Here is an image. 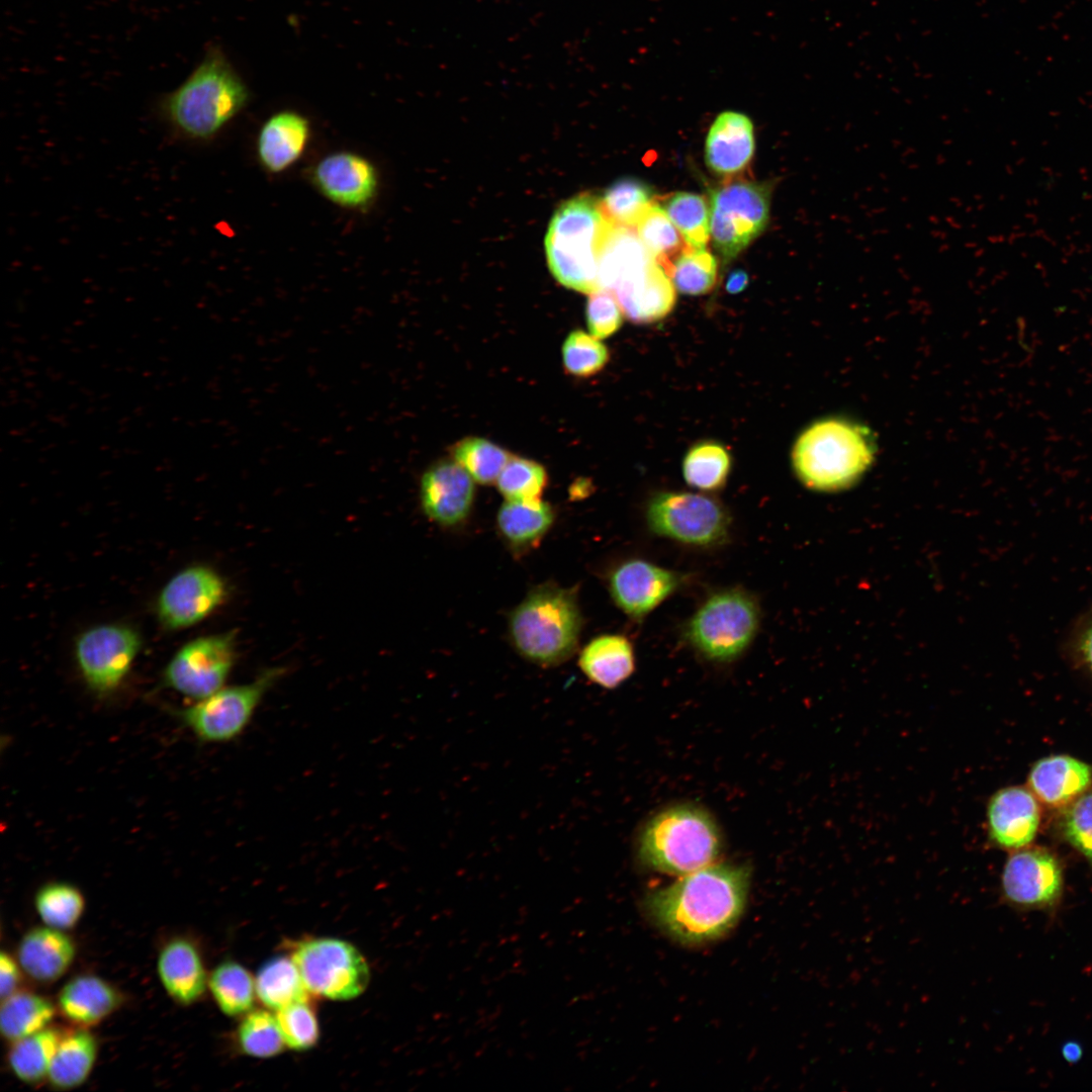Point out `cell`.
<instances>
[{
	"label": "cell",
	"instance_id": "obj_1",
	"mask_svg": "<svg viewBox=\"0 0 1092 1092\" xmlns=\"http://www.w3.org/2000/svg\"><path fill=\"white\" fill-rule=\"evenodd\" d=\"M749 886L743 866L711 863L655 891L648 909L657 925L684 943L713 940L741 916Z\"/></svg>",
	"mask_w": 1092,
	"mask_h": 1092
},
{
	"label": "cell",
	"instance_id": "obj_2",
	"mask_svg": "<svg viewBox=\"0 0 1092 1092\" xmlns=\"http://www.w3.org/2000/svg\"><path fill=\"white\" fill-rule=\"evenodd\" d=\"M250 91L224 52L210 46L176 89L158 102V112L179 138L213 139L248 104Z\"/></svg>",
	"mask_w": 1092,
	"mask_h": 1092
},
{
	"label": "cell",
	"instance_id": "obj_3",
	"mask_svg": "<svg viewBox=\"0 0 1092 1092\" xmlns=\"http://www.w3.org/2000/svg\"><path fill=\"white\" fill-rule=\"evenodd\" d=\"M612 221L601 199L581 193L554 212L546 237L549 269L563 286L582 293L600 291L599 260Z\"/></svg>",
	"mask_w": 1092,
	"mask_h": 1092
},
{
	"label": "cell",
	"instance_id": "obj_4",
	"mask_svg": "<svg viewBox=\"0 0 1092 1092\" xmlns=\"http://www.w3.org/2000/svg\"><path fill=\"white\" fill-rule=\"evenodd\" d=\"M581 628L576 590L554 583L532 589L509 620L510 638L518 653L543 667L559 665L574 654Z\"/></svg>",
	"mask_w": 1092,
	"mask_h": 1092
},
{
	"label": "cell",
	"instance_id": "obj_5",
	"mask_svg": "<svg viewBox=\"0 0 1092 1092\" xmlns=\"http://www.w3.org/2000/svg\"><path fill=\"white\" fill-rule=\"evenodd\" d=\"M721 847V833L711 814L696 805L678 804L647 821L637 850L648 868L684 876L713 863Z\"/></svg>",
	"mask_w": 1092,
	"mask_h": 1092
},
{
	"label": "cell",
	"instance_id": "obj_6",
	"mask_svg": "<svg viewBox=\"0 0 1092 1092\" xmlns=\"http://www.w3.org/2000/svg\"><path fill=\"white\" fill-rule=\"evenodd\" d=\"M873 456V442L866 430L832 418L818 421L802 432L793 447L792 464L807 487L833 490L859 477Z\"/></svg>",
	"mask_w": 1092,
	"mask_h": 1092
},
{
	"label": "cell",
	"instance_id": "obj_7",
	"mask_svg": "<svg viewBox=\"0 0 1092 1092\" xmlns=\"http://www.w3.org/2000/svg\"><path fill=\"white\" fill-rule=\"evenodd\" d=\"M761 623L757 598L740 586L710 593L681 628L687 645L705 660L728 663L741 657Z\"/></svg>",
	"mask_w": 1092,
	"mask_h": 1092
},
{
	"label": "cell",
	"instance_id": "obj_8",
	"mask_svg": "<svg viewBox=\"0 0 1092 1092\" xmlns=\"http://www.w3.org/2000/svg\"><path fill=\"white\" fill-rule=\"evenodd\" d=\"M644 520L654 536L704 549L725 544L733 524L730 512L717 498L674 490L653 494L646 504Z\"/></svg>",
	"mask_w": 1092,
	"mask_h": 1092
},
{
	"label": "cell",
	"instance_id": "obj_9",
	"mask_svg": "<svg viewBox=\"0 0 1092 1092\" xmlns=\"http://www.w3.org/2000/svg\"><path fill=\"white\" fill-rule=\"evenodd\" d=\"M772 187L770 182L734 180L713 190L710 235L714 249L725 263L765 229Z\"/></svg>",
	"mask_w": 1092,
	"mask_h": 1092
},
{
	"label": "cell",
	"instance_id": "obj_10",
	"mask_svg": "<svg viewBox=\"0 0 1092 1092\" xmlns=\"http://www.w3.org/2000/svg\"><path fill=\"white\" fill-rule=\"evenodd\" d=\"M282 671V668H270L251 682L222 687L174 714L200 742L232 741L249 726L266 693Z\"/></svg>",
	"mask_w": 1092,
	"mask_h": 1092
},
{
	"label": "cell",
	"instance_id": "obj_11",
	"mask_svg": "<svg viewBox=\"0 0 1092 1092\" xmlns=\"http://www.w3.org/2000/svg\"><path fill=\"white\" fill-rule=\"evenodd\" d=\"M292 960L308 992L331 1000L356 998L370 981L366 960L346 940L306 939L297 944Z\"/></svg>",
	"mask_w": 1092,
	"mask_h": 1092
},
{
	"label": "cell",
	"instance_id": "obj_12",
	"mask_svg": "<svg viewBox=\"0 0 1092 1092\" xmlns=\"http://www.w3.org/2000/svg\"><path fill=\"white\" fill-rule=\"evenodd\" d=\"M141 646L140 634L127 625L101 624L80 633L74 656L88 689L97 696L116 691L129 673Z\"/></svg>",
	"mask_w": 1092,
	"mask_h": 1092
},
{
	"label": "cell",
	"instance_id": "obj_13",
	"mask_svg": "<svg viewBox=\"0 0 1092 1092\" xmlns=\"http://www.w3.org/2000/svg\"><path fill=\"white\" fill-rule=\"evenodd\" d=\"M235 658L234 632L197 637L171 657L163 684L188 699L201 700L224 687Z\"/></svg>",
	"mask_w": 1092,
	"mask_h": 1092
},
{
	"label": "cell",
	"instance_id": "obj_14",
	"mask_svg": "<svg viewBox=\"0 0 1092 1092\" xmlns=\"http://www.w3.org/2000/svg\"><path fill=\"white\" fill-rule=\"evenodd\" d=\"M222 577L205 565H191L174 574L156 602L159 622L168 630L194 626L213 613L224 600Z\"/></svg>",
	"mask_w": 1092,
	"mask_h": 1092
},
{
	"label": "cell",
	"instance_id": "obj_15",
	"mask_svg": "<svg viewBox=\"0 0 1092 1092\" xmlns=\"http://www.w3.org/2000/svg\"><path fill=\"white\" fill-rule=\"evenodd\" d=\"M687 573L642 558L616 565L608 575L615 605L630 619L642 621L688 581Z\"/></svg>",
	"mask_w": 1092,
	"mask_h": 1092
},
{
	"label": "cell",
	"instance_id": "obj_16",
	"mask_svg": "<svg viewBox=\"0 0 1092 1092\" xmlns=\"http://www.w3.org/2000/svg\"><path fill=\"white\" fill-rule=\"evenodd\" d=\"M1004 900L1023 910H1052L1063 892L1059 860L1043 848L1017 849L1007 858L1002 876Z\"/></svg>",
	"mask_w": 1092,
	"mask_h": 1092
},
{
	"label": "cell",
	"instance_id": "obj_17",
	"mask_svg": "<svg viewBox=\"0 0 1092 1092\" xmlns=\"http://www.w3.org/2000/svg\"><path fill=\"white\" fill-rule=\"evenodd\" d=\"M309 178L324 197L349 209L368 207L379 189V176L373 163L348 151L322 158L310 170Z\"/></svg>",
	"mask_w": 1092,
	"mask_h": 1092
},
{
	"label": "cell",
	"instance_id": "obj_18",
	"mask_svg": "<svg viewBox=\"0 0 1092 1092\" xmlns=\"http://www.w3.org/2000/svg\"><path fill=\"white\" fill-rule=\"evenodd\" d=\"M610 291L623 313L636 324H650L666 316L675 303V287L654 258L627 266Z\"/></svg>",
	"mask_w": 1092,
	"mask_h": 1092
},
{
	"label": "cell",
	"instance_id": "obj_19",
	"mask_svg": "<svg viewBox=\"0 0 1092 1092\" xmlns=\"http://www.w3.org/2000/svg\"><path fill=\"white\" fill-rule=\"evenodd\" d=\"M475 496L474 479L455 460H441L423 474L421 505L426 516L443 527H456L468 518Z\"/></svg>",
	"mask_w": 1092,
	"mask_h": 1092
},
{
	"label": "cell",
	"instance_id": "obj_20",
	"mask_svg": "<svg viewBox=\"0 0 1092 1092\" xmlns=\"http://www.w3.org/2000/svg\"><path fill=\"white\" fill-rule=\"evenodd\" d=\"M1039 809L1033 795L1013 786L997 791L987 805V827L991 840L1005 849H1020L1035 837Z\"/></svg>",
	"mask_w": 1092,
	"mask_h": 1092
},
{
	"label": "cell",
	"instance_id": "obj_21",
	"mask_svg": "<svg viewBox=\"0 0 1092 1092\" xmlns=\"http://www.w3.org/2000/svg\"><path fill=\"white\" fill-rule=\"evenodd\" d=\"M159 981L177 1004L197 1002L208 987V977L197 947L183 937L166 942L157 957Z\"/></svg>",
	"mask_w": 1092,
	"mask_h": 1092
},
{
	"label": "cell",
	"instance_id": "obj_22",
	"mask_svg": "<svg viewBox=\"0 0 1092 1092\" xmlns=\"http://www.w3.org/2000/svg\"><path fill=\"white\" fill-rule=\"evenodd\" d=\"M310 129L308 119L294 110H282L268 117L260 127L256 142L263 169L279 174L292 167L307 148Z\"/></svg>",
	"mask_w": 1092,
	"mask_h": 1092
},
{
	"label": "cell",
	"instance_id": "obj_23",
	"mask_svg": "<svg viewBox=\"0 0 1092 1092\" xmlns=\"http://www.w3.org/2000/svg\"><path fill=\"white\" fill-rule=\"evenodd\" d=\"M75 957L76 944L65 930L44 924L26 931L18 942L16 952L22 972L42 984L62 978Z\"/></svg>",
	"mask_w": 1092,
	"mask_h": 1092
},
{
	"label": "cell",
	"instance_id": "obj_24",
	"mask_svg": "<svg viewBox=\"0 0 1092 1092\" xmlns=\"http://www.w3.org/2000/svg\"><path fill=\"white\" fill-rule=\"evenodd\" d=\"M754 153L753 124L737 111L721 112L707 134L705 161L718 175H733L743 170Z\"/></svg>",
	"mask_w": 1092,
	"mask_h": 1092
},
{
	"label": "cell",
	"instance_id": "obj_25",
	"mask_svg": "<svg viewBox=\"0 0 1092 1092\" xmlns=\"http://www.w3.org/2000/svg\"><path fill=\"white\" fill-rule=\"evenodd\" d=\"M121 995L103 978L83 974L70 979L59 991L57 1008L77 1027L90 1028L118 1009Z\"/></svg>",
	"mask_w": 1092,
	"mask_h": 1092
},
{
	"label": "cell",
	"instance_id": "obj_26",
	"mask_svg": "<svg viewBox=\"0 0 1092 1092\" xmlns=\"http://www.w3.org/2000/svg\"><path fill=\"white\" fill-rule=\"evenodd\" d=\"M1092 781L1091 767L1069 755H1053L1038 760L1028 776L1034 796L1051 807L1072 803Z\"/></svg>",
	"mask_w": 1092,
	"mask_h": 1092
},
{
	"label": "cell",
	"instance_id": "obj_27",
	"mask_svg": "<svg viewBox=\"0 0 1092 1092\" xmlns=\"http://www.w3.org/2000/svg\"><path fill=\"white\" fill-rule=\"evenodd\" d=\"M578 666L592 682L604 689H615L635 670L634 646L621 634L597 636L581 650Z\"/></svg>",
	"mask_w": 1092,
	"mask_h": 1092
},
{
	"label": "cell",
	"instance_id": "obj_28",
	"mask_svg": "<svg viewBox=\"0 0 1092 1092\" xmlns=\"http://www.w3.org/2000/svg\"><path fill=\"white\" fill-rule=\"evenodd\" d=\"M97 1056L98 1041L89 1028L77 1027L63 1033L47 1080L56 1089H75L87 1081Z\"/></svg>",
	"mask_w": 1092,
	"mask_h": 1092
},
{
	"label": "cell",
	"instance_id": "obj_29",
	"mask_svg": "<svg viewBox=\"0 0 1092 1092\" xmlns=\"http://www.w3.org/2000/svg\"><path fill=\"white\" fill-rule=\"evenodd\" d=\"M554 512L548 503L506 500L496 515L504 540L516 551L534 547L549 531Z\"/></svg>",
	"mask_w": 1092,
	"mask_h": 1092
},
{
	"label": "cell",
	"instance_id": "obj_30",
	"mask_svg": "<svg viewBox=\"0 0 1092 1092\" xmlns=\"http://www.w3.org/2000/svg\"><path fill=\"white\" fill-rule=\"evenodd\" d=\"M57 1006L46 996L16 991L1 999L0 1030L9 1042L35 1033L52 1023Z\"/></svg>",
	"mask_w": 1092,
	"mask_h": 1092
},
{
	"label": "cell",
	"instance_id": "obj_31",
	"mask_svg": "<svg viewBox=\"0 0 1092 1092\" xmlns=\"http://www.w3.org/2000/svg\"><path fill=\"white\" fill-rule=\"evenodd\" d=\"M62 1035L60 1029L48 1026L11 1042L7 1062L12 1074L26 1084L47 1080Z\"/></svg>",
	"mask_w": 1092,
	"mask_h": 1092
},
{
	"label": "cell",
	"instance_id": "obj_32",
	"mask_svg": "<svg viewBox=\"0 0 1092 1092\" xmlns=\"http://www.w3.org/2000/svg\"><path fill=\"white\" fill-rule=\"evenodd\" d=\"M256 994L268 1008L279 1010L308 1001L306 989L292 958L275 957L267 961L255 978Z\"/></svg>",
	"mask_w": 1092,
	"mask_h": 1092
},
{
	"label": "cell",
	"instance_id": "obj_33",
	"mask_svg": "<svg viewBox=\"0 0 1092 1092\" xmlns=\"http://www.w3.org/2000/svg\"><path fill=\"white\" fill-rule=\"evenodd\" d=\"M635 228L643 245L670 277L676 259L691 248L678 230L657 202L645 210Z\"/></svg>",
	"mask_w": 1092,
	"mask_h": 1092
},
{
	"label": "cell",
	"instance_id": "obj_34",
	"mask_svg": "<svg viewBox=\"0 0 1092 1092\" xmlns=\"http://www.w3.org/2000/svg\"><path fill=\"white\" fill-rule=\"evenodd\" d=\"M208 988L219 1010L228 1016L247 1014L254 1005L255 980L237 962L217 965L208 977Z\"/></svg>",
	"mask_w": 1092,
	"mask_h": 1092
},
{
	"label": "cell",
	"instance_id": "obj_35",
	"mask_svg": "<svg viewBox=\"0 0 1092 1092\" xmlns=\"http://www.w3.org/2000/svg\"><path fill=\"white\" fill-rule=\"evenodd\" d=\"M693 249H705L710 238V207L704 196L675 192L656 201Z\"/></svg>",
	"mask_w": 1092,
	"mask_h": 1092
},
{
	"label": "cell",
	"instance_id": "obj_36",
	"mask_svg": "<svg viewBox=\"0 0 1092 1092\" xmlns=\"http://www.w3.org/2000/svg\"><path fill=\"white\" fill-rule=\"evenodd\" d=\"M35 911L47 926L61 930L73 928L85 910V897L74 885L66 882H50L35 893Z\"/></svg>",
	"mask_w": 1092,
	"mask_h": 1092
},
{
	"label": "cell",
	"instance_id": "obj_37",
	"mask_svg": "<svg viewBox=\"0 0 1092 1092\" xmlns=\"http://www.w3.org/2000/svg\"><path fill=\"white\" fill-rule=\"evenodd\" d=\"M731 459L720 444L703 442L692 447L682 461L686 482L703 491L722 488L728 479Z\"/></svg>",
	"mask_w": 1092,
	"mask_h": 1092
},
{
	"label": "cell",
	"instance_id": "obj_38",
	"mask_svg": "<svg viewBox=\"0 0 1092 1092\" xmlns=\"http://www.w3.org/2000/svg\"><path fill=\"white\" fill-rule=\"evenodd\" d=\"M606 216L614 223L635 228L645 210L655 202L651 186L636 178L614 182L600 197Z\"/></svg>",
	"mask_w": 1092,
	"mask_h": 1092
},
{
	"label": "cell",
	"instance_id": "obj_39",
	"mask_svg": "<svg viewBox=\"0 0 1092 1092\" xmlns=\"http://www.w3.org/2000/svg\"><path fill=\"white\" fill-rule=\"evenodd\" d=\"M453 458L474 479L488 485L496 482L498 475L512 455L494 444L480 437H467L453 446Z\"/></svg>",
	"mask_w": 1092,
	"mask_h": 1092
},
{
	"label": "cell",
	"instance_id": "obj_40",
	"mask_svg": "<svg viewBox=\"0 0 1092 1092\" xmlns=\"http://www.w3.org/2000/svg\"><path fill=\"white\" fill-rule=\"evenodd\" d=\"M548 482L540 463L519 456L509 459L496 479V486L507 500L538 502Z\"/></svg>",
	"mask_w": 1092,
	"mask_h": 1092
},
{
	"label": "cell",
	"instance_id": "obj_41",
	"mask_svg": "<svg viewBox=\"0 0 1092 1092\" xmlns=\"http://www.w3.org/2000/svg\"><path fill=\"white\" fill-rule=\"evenodd\" d=\"M237 1037L246 1055L259 1059L277 1056L286 1045L276 1016L266 1010L249 1011L239 1025Z\"/></svg>",
	"mask_w": 1092,
	"mask_h": 1092
},
{
	"label": "cell",
	"instance_id": "obj_42",
	"mask_svg": "<svg viewBox=\"0 0 1092 1092\" xmlns=\"http://www.w3.org/2000/svg\"><path fill=\"white\" fill-rule=\"evenodd\" d=\"M670 279L684 294L708 293L716 283L717 261L705 249L690 248L674 262Z\"/></svg>",
	"mask_w": 1092,
	"mask_h": 1092
},
{
	"label": "cell",
	"instance_id": "obj_43",
	"mask_svg": "<svg viewBox=\"0 0 1092 1092\" xmlns=\"http://www.w3.org/2000/svg\"><path fill=\"white\" fill-rule=\"evenodd\" d=\"M561 353L565 371L576 377H589L599 373L610 357L606 345L581 330L568 334Z\"/></svg>",
	"mask_w": 1092,
	"mask_h": 1092
},
{
	"label": "cell",
	"instance_id": "obj_44",
	"mask_svg": "<svg viewBox=\"0 0 1092 1092\" xmlns=\"http://www.w3.org/2000/svg\"><path fill=\"white\" fill-rule=\"evenodd\" d=\"M276 1019L284 1042L289 1049L300 1052L316 1044L320 1026L315 1013L307 1001L297 1002L277 1010Z\"/></svg>",
	"mask_w": 1092,
	"mask_h": 1092
},
{
	"label": "cell",
	"instance_id": "obj_45",
	"mask_svg": "<svg viewBox=\"0 0 1092 1092\" xmlns=\"http://www.w3.org/2000/svg\"><path fill=\"white\" fill-rule=\"evenodd\" d=\"M1062 830L1069 843L1092 863V791L1070 804L1063 815Z\"/></svg>",
	"mask_w": 1092,
	"mask_h": 1092
},
{
	"label": "cell",
	"instance_id": "obj_46",
	"mask_svg": "<svg viewBox=\"0 0 1092 1092\" xmlns=\"http://www.w3.org/2000/svg\"><path fill=\"white\" fill-rule=\"evenodd\" d=\"M623 310L616 296L608 290L589 294L585 307L588 332L599 340L614 335L623 325Z\"/></svg>",
	"mask_w": 1092,
	"mask_h": 1092
},
{
	"label": "cell",
	"instance_id": "obj_47",
	"mask_svg": "<svg viewBox=\"0 0 1092 1092\" xmlns=\"http://www.w3.org/2000/svg\"><path fill=\"white\" fill-rule=\"evenodd\" d=\"M22 969L10 953H0V997L4 999L18 991Z\"/></svg>",
	"mask_w": 1092,
	"mask_h": 1092
},
{
	"label": "cell",
	"instance_id": "obj_48",
	"mask_svg": "<svg viewBox=\"0 0 1092 1092\" xmlns=\"http://www.w3.org/2000/svg\"><path fill=\"white\" fill-rule=\"evenodd\" d=\"M1075 647L1079 659L1092 672V619L1078 633Z\"/></svg>",
	"mask_w": 1092,
	"mask_h": 1092
},
{
	"label": "cell",
	"instance_id": "obj_49",
	"mask_svg": "<svg viewBox=\"0 0 1092 1092\" xmlns=\"http://www.w3.org/2000/svg\"><path fill=\"white\" fill-rule=\"evenodd\" d=\"M748 284V276L743 270H735L730 273L727 282L726 290L729 293H739L745 289Z\"/></svg>",
	"mask_w": 1092,
	"mask_h": 1092
},
{
	"label": "cell",
	"instance_id": "obj_50",
	"mask_svg": "<svg viewBox=\"0 0 1092 1092\" xmlns=\"http://www.w3.org/2000/svg\"><path fill=\"white\" fill-rule=\"evenodd\" d=\"M1062 1055L1069 1063H1076L1082 1057V1048L1076 1041H1068L1062 1048Z\"/></svg>",
	"mask_w": 1092,
	"mask_h": 1092
}]
</instances>
